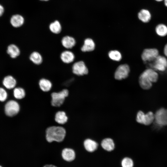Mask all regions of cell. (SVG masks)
<instances>
[{
	"label": "cell",
	"mask_w": 167,
	"mask_h": 167,
	"mask_svg": "<svg viewBox=\"0 0 167 167\" xmlns=\"http://www.w3.org/2000/svg\"><path fill=\"white\" fill-rule=\"evenodd\" d=\"M4 9L3 6L0 4V17L1 16L3 13Z\"/></svg>",
	"instance_id": "33"
},
{
	"label": "cell",
	"mask_w": 167,
	"mask_h": 167,
	"mask_svg": "<svg viewBox=\"0 0 167 167\" xmlns=\"http://www.w3.org/2000/svg\"><path fill=\"white\" fill-rule=\"evenodd\" d=\"M49 28L52 33L58 34L61 32L62 27L59 22L56 20L50 24Z\"/></svg>",
	"instance_id": "25"
},
{
	"label": "cell",
	"mask_w": 167,
	"mask_h": 167,
	"mask_svg": "<svg viewBox=\"0 0 167 167\" xmlns=\"http://www.w3.org/2000/svg\"><path fill=\"white\" fill-rule=\"evenodd\" d=\"M95 47V43L93 41L91 38H88L84 40V45L81 49L83 52H89L94 50Z\"/></svg>",
	"instance_id": "15"
},
{
	"label": "cell",
	"mask_w": 167,
	"mask_h": 167,
	"mask_svg": "<svg viewBox=\"0 0 167 167\" xmlns=\"http://www.w3.org/2000/svg\"><path fill=\"white\" fill-rule=\"evenodd\" d=\"M54 119L58 124H63L67 122L68 118L65 112L59 111L56 113Z\"/></svg>",
	"instance_id": "21"
},
{
	"label": "cell",
	"mask_w": 167,
	"mask_h": 167,
	"mask_svg": "<svg viewBox=\"0 0 167 167\" xmlns=\"http://www.w3.org/2000/svg\"><path fill=\"white\" fill-rule=\"evenodd\" d=\"M108 56L111 59L116 61H120L122 58L121 53L117 50L110 51L108 53Z\"/></svg>",
	"instance_id": "27"
},
{
	"label": "cell",
	"mask_w": 167,
	"mask_h": 167,
	"mask_svg": "<svg viewBox=\"0 0 167 167\" xmlns=\"http://www.w3.org/2000/svg\"><path fill=\"white\" fill-rule=\"evenodd\" d=\"M101 145L102 148L107 151H112L115 148L114 141L110 138H106L103 139L101 142Z\"/></svg>",
	"instance_id": "16"
},
{
	"label": "cell",
	"mask_w": 167,
	"mask_h": 167,
	"mask_svg": "<svg viewBox=\"0 0 167 167\" xmlns=\"http://www.w3.org/2000/svg\"><path fill=\"white\" fill-rule=\"evenodd\" d=\"M7 96L6 91L4 88H0V101H5L7 98Z\"/></svg>",
	"instance_id": "31"
},
{
	"label": "cell",
	"mask_w": 167,
	"mask_h": 167,
	"mask_svg": "<svg viewBox=\"0 0 167 167\" xmlns=\"http://www.w3.org/2000/svg\"><path fill=\"white\" fill-rule=\"evenodd\" d=\"M155 32L160 37H164L167 35V26L163 24L157 25L155 28Z\"/></svg>",
	"instance_id": "23"
},
{
	"label": "cell",
	"mask_w": 167,
	"mask_h": 167,
	"mask_svg": "<svg viewBox=\"0 0 167 167\" xmlns=\"http://www.w3.org/2000/svg\"><path fill=\"white\" fill-rule=\"evenodd\" d=\"M24 19L23 17L19 15H13L11 18L10 22L14 27L18 28L24 24Z\"/></svg>",
	"instance_id": "18"
},
{
	"label": "cell",
	"mask_w": 167,
	"mask_h": 167,
	"mask_svg": "<svg viewBox=\"0 0 167 167\" xmlns=\"http://www.w3.org/2000/svg\"><path fill=\"white\" fill-rule=\"evenodd\" d=\"M155 121L159 126L167 125V109L162 108L158 109L154 114Z\"/></svg>",
	"instance_id": "5"
},
{
	"label": "cell",
	"mask_w": 167,
	"mask_h": 167,
	"mask_svg": "<svg viewBox=\"0 0 167 167\" xmlns=\"http://www.w3.org/2000/svg\"><path fill=\"white\" fill-rule=\"evenodd\" d=\"M30 60L34 64L36 65L41 64L43 62L41 55L38 52L33 51L30 55Z\"/></svg>",
	"instance_id": "19"
},
{
	"label": "cell",
	"mask_w": 167,
	"mask_h": 167,
	"mask_svg": "<svg viewBox=\"0 0 167 167\" xmlns=\"http://www.w3.org/2000/svg\"><path fill=\"white\" fill-rule=\"evenodd\" d=\"M7 52L11 58H15L19 55L20 50L16 45L11 44L8 47Z\"/></svg>",
	"instance_id": "20"
},
{
	"label": "cell",
	"mask_w": 167,
	"mask_h": 167,
	"mask_svg": "<svg viewBox=\"0 0 167 167\" xmlns=\"http://www.w3.org/2000/svg\"><path fill=\"white\" fill-rule=\"evenodd\" d=\"M138 17L142 22L147 23L150 20L151 15L148 10L142 9L138 13Z\"/></svg>",
	"instance_id": "22"
},
{
	"label": "cell",
	"mask_w": 167,
	"mask_h": 167,
	"mask_svg": "<svg viewBox=\"0 0 167 167\" xmlns=\"http://www.w3.org/2000/svg\"><path fill=\"white\" fill-rule=\"evenodd\" d=\"M122 167H133V162L132 160L129 157H125L122 161Z\"/></svg>",
	"instance_id": "29"
},
{
	"label": "cell",
	"mask_w": 167,
	"mask_h": 167,
	"mask_svg": "<svg viewBox=\"0 0 167 167\" xmlns=\"http://www.w3.org/2000/svg\"><path fill=\"white\" fill-rule=\"evenodd\" d=\"M145 114L142 111H139L137 113L136 120L139 123L143 124Z\"/></svg>",
	"instance_id": "30"
},
{
	"label": "cell",
	"mask_w": 167,
	"mask_h": 167,
	"mask_svg": "<svg viewBox=\"0 0 167 167\" xmlns=\"http://www.w3.org/2000/svg\"><path fill=\"white\" fill-rule=\"evenodd\" d=\"M62 156L64 160L70 162L75 159V153L73 149L66 148L64 149L62 151Z\"/></svg>",
	"instance_id": "12"
},
{
	"label": "cell",
	"mask_w": 167,
	"mask_h": 167,
	"mask_svg": "<svg viewBox=\"0 0 167 167\" xmlns=\"http://www.w3.org/2000/svg\"><path fill=\"white\" fill-rule=\"evenodd\" d=\"M152 68L157 71L163 72L167 69V58L164 55H159L152 62Z\"/></svg>",
	"instance_id": "3"
},
{
	"label": "cell",
	"mask_w": 167,
	"mask_h": 167,
	"mask_svg": "<svg viewBox=\"0 0 167 167\" xmlns=\"http://www.w3.org/2000/svg\"><path fill=\"white\" fill-rule=\"evenodd\" d=\"M164 55L167 58V43L165 45L163 49Z\"/></svg>",
	"instance_id": "32"
},
{
	"label": "cell",
	"mask_w": 167,
	"mask_h": 167,
	"mask_svg": "<svg viewBox=\"0 0 167 167\" xmlns=\"http://www.w3.org/2000/svg\"><path fill=\"white\" fill-rule=\"evenodd\" d=\"M39 86L43 92H48L51 89L52 84L50 80L46 78H42L39 82Z\"/></svg>",
	"instance_id": "14"
},
{
	"label": "cell",
	"mask_w": 167,
	"mask_h": 167,
	"mask_svg": "<svg viewBox=\"0 0 167 167\" xmlns=\"http://www.w3.org/2000/svg\"><path fill=\"white\" fill-rule=\"evenodd\" d=\"M69 95V91L67 89H63L58 92H53L51 94L52 105L54 107H59L64 103L65 100Z\"/></svg>",
	"instance_id": "2"
},
{
	"label": "cell",
	"mask_w": 167,
	"mask_h": 167,
	"mask_svg": "<svg viewBox=\"0 0 167 167\" xmlns=\"http://www.w3.org/2000/svg\"><path fill=\"white\" fill-rule=\"evenodd\" d=\"M61 60L66 64H69L74 61L75 59L74 54L68 49L62 52L60 55Z\"/></svg>",
	"instance_id": "10"
},
{
	"label": "cell",
	"mask_w": 167,
	"mask_h": 167,
	"mask_svg": "<svg viewBox=\"0 0 167 167\" xmlns=\"http://www.w3.org/2000/svg\"><path fill=\"white\" fill-rule=\"evenodd\" d=\"M72 71L75 75L81 76L87 74L88 70L85 63L83 61L75 63L72 66Z\"/></svg>",
	"instance_id": "8"
},
{
	"label": "cell",
	"mask_w": 167,
	"mask_h": 167,
	"mask_svg": "<svg viewBox=\"0 0 167 167\" xmlns=\"http://www.w3.org/2000/svg\"><path fill=\"white\" fill-rule=\"evenodd\" d=\"M66 135V130L62 126H51L46 130V139L49 143L53 141L61 142L64 139Z\"/></svg>",
	"instance_id": "1"
},
{
	"label": "cell",
	"mask_w": 167,
	"mask_h": 167,
	"mask_svg": "<svg viewBox=\"0 0 167 167\" xmlns=\"http://www.w3.org/2000/svg\"><path fill=\"white\" fill-rule=\"evenodd\" d=\"M0 167H2L0 165Z\"/></svg>",
	"instance_id": "38"
},
{
	"label": "cell",
	"mask_w": 167,
	"mask_h": 167,
	"mask_svg": "<svg viewBox=\"0 0 167 167\" xmlns=\"http://www.w3.org/2000/svg\"><path fill=\"white\" fill-rule=\"evenodd\" d=\"M154 120V114L152 112H149L145 114L143 124L145 125H149Z\"/></svg>",
	"instance_id": "28"
},
{
	"label": "cell",
	"mask_w": 167,
	"mask_h": 167,
	"mask_svg": "<svg viewBox=\"0 0 167 167\" xmlns=\"http://www.w3.org/2000/svg\"><path fill=\"white\" fill-rule=\"evenodd\" d=\"M19 104L14 100L8 101L5 105V113L9 117H13L19 113Z\"/></svg>",
	"instance_id": "6"
},
{
	"label": "cell",
	"mask_w": 167,
	"mask_h": 167,
	"mask_svg": "<svg viewBox=\"0 0 167 167\" xmlns=\"http://www.w3.org/2000/svg\"><path fill=\"white\" fill-rule=\"evenodd\" d=\"M84 145L85 149L89 152H94L98 147V144L96 141L90 139H85L84 142Z\"/></svg>",
	"instance_id": "13"
},
{
	"label": "cell",
	"mask_w": 167,
	"mask_h": 167,
	"mask_svg": "<svg viewBox=\"0 0 167 167\" xmlns=\"http://www.w3.org/2000/svg\"><path fill=\"white\" fill-rule=\"evenodd\" d=\"M130 71L129 66L126 64L119 65L117 68L114 75L115 78L121 80L127 78Z\"/></svg>",
	"instance_id": "7"
},
{
	"label": "cell",
	"mask_w": 167,
	"mask_h": 167,
	"mask_svg": "<svg viewBox=\"0 0 167 167\" xmlns=\"http://www.w3.org/2000/svg\"><path fill=\"white\" fill-rule=\"evenodd\" d=\"M158 49L155 48H147L144 49L141 58L144 62H152L159 55Z\"/></svg>",
	"instance_id": "4"
},
{
	"label": "cell",
	"mask_w": 167,
	"mask_h": 167,
	"mask_svg": "<svg viewBox=\"0 0 167 167\" xmlns=\"http://www.w3.org/2000/svg\"><path fill=\"white\" fill-rule=\"evenodd\" d=\"M140 75L148 79L153 84L156 82L159 78L157 71L152 68L146 69Z\"/></svg>",
	"instance_id": "9"
},
{
	"label": "cell",
	"mask_w": 167,
	"mask_h": 167,
	"mask_svg": "<svg viewBox=\"0 0 167 167\" xmlns=\"http://www.w3.org/2000/svg\"><path fill=\"white\" fill-rule=\"evenodd\" d=\"M40 0L43 1H48L49 0Z\"/></svg>",
	"instance_id": "37"
},
{
	"label": "cell",
	"mask_w": 167,
	"mask_h": 167,
	"mask_svg": "<svg viewBox=\"0 0 167 167\" xmlns=\"http://www.w3.org/2000/svg\"><path fill=\"white\" fill-rule=\"evenodd\" d=\"M13 94L15 98L18 99L23 98L25 96V92L22 88L17 87L14 88L13 91Z\"/></svg>",
	"instance_id": "26"
},
{
	"label": "cell",
	"mask_w": 167,
	"mask_h": 167,
	"mask_svg": "<svg viewBox=\"0 0 167 167\" xmlns=\"http://www.w3.org/2000/svg\"><path fill=\"white\" fill-rule=\"evenodd\" d=\"M76 42L74 38L69 36L63 37L61 40L62 46L67 49L73 48L75 45Z\"/></svg>",
	"instance_id": "11"
},
{
	"label": "cell",
	"mask_w": 167,
	"mask_h": 167,
	"mask_svg": "<svg viewBox=\"0 0 167 167\" xmlns=\"http://www.w3.org/2000/svg\"><path fill=\"white\" fill-rule=\"evenodd\" d=\"M3 85L7 89H11L15 87L16 84L15 79L11 75L6 76L2 81Z\"/></svg>",
	"instance_id": "17"
},
{
	"label": "cell",
	"mask_w": 167,
	"mask_h": 167,
	"mask_svg": "<svg viewBox=\"0 0 167 167\" xmlns=\"http://www.w3.org/2000/svg\"><path fill=\"white\" fill-rule=\"evenodd\" d=\"M165 5L167 7V0H164Z\"/></svg>",
	"instance_id": "35"
},
{
	"label": "cell",
	"mask_w": 167,
	"mask_h": 167,
	"mask_svg": "<svg viewBox=\"0 0 167 167\" xmlns=\"http://www.w3.org/2000/svg\"><path fill=\"white\" fill-rule=\"evenodd\" d=\"M155 0L158 2H161V1H162L163 0Z\"/></svg>",
	"instance_id": "36"
},
{
	"label": "cell",
	"mask_w": 167,
	"mask_h": 167,
	"mask_svg": "<svg viewBox=\"0 0 167 167\" xmlns=\"http://www.w3.org/2000/svg\"><path fill=\"white\" fill-rule=\"evenodd\" d=\"M43 167H57V166L52 165H46Z\"/></svg>",
	"instance_id": "34"
},
{
	"label": "cell",
	"mask_w": 167,
	"mask_h": 167,
	"mask_svg": "<svg viewBox=\"0 0 167 167\" xmlns=\"http://www.w3.org/2000/svg\"><path fill=\"white\" fill-rule=\"evenodd\" d=\"M139 82L140 87L143 89L148 90L150 89L153 83L148 79L139 76Z\"/></svg>",
	"instance_id": "24"
}]
</instances>
